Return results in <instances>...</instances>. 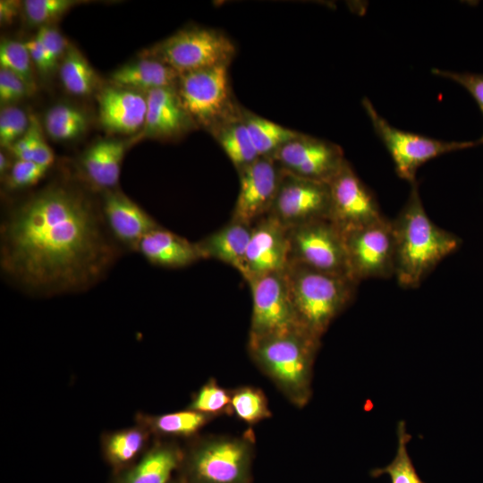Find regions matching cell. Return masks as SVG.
<instances>
[{
	"instance_id": "1",
	"label": "cell",
	"mask_w": 483,
	"mask_h": 483,
	"mask_svg": "<svg viewBox=\"0 0 483 483\" xmlns=\"http://www.w3.org/2000/svg\"><path fill=\"white\" fill-rule=\"evenodd\" d=\"M124 252L105 225L100 201L65 183L14 203L1 220L2 275L32 296L88 291Z\"/></svg>"
},
{
	"instance_id": "2",
	"label": "cell",
	"mask_w": 483,
	"mask_h": 483,
	"mask_svg": "<svg viewBox=\"0 0 483 483\" xmlns=\"http://www.w3.org/2000/svg\"><path fill=\"white\" fill-rule=\"evenodd\" d=\"M395 245L394 277L404 288H416L450 254L462 240L442 229L428 217L419 193L411 184L407 202L392 221Z\"/></svg>"
},
{
	"instance_id": "3",
	"label": "cell",
	"mask_w": 483,
	"mask_h": 483,
	"mask_svg": "<svg viewBox=\"0 0 483 483\" xmlns=\"http://www.w3.org/2000/svg\"><path fill=\"white\" fill-rule=\"evenodd\" d=\"M284 272L298 326L320 340L354 297L358 283L292 262Z\"/></svg>"
},
{
	"instance_id": "4",
	"label": "cell",
	"mask_w": 483,
	"mask_h": 483,
	"mask_svg": "<svg viewBox=\"0 0 483 483\" xmlns=\"http://www.w3.org/2000/svg\"><path fill=\"white\" fill-rule=\"evenodd\" d=\"M319 339L302 330L250 339L257 361L298 404L310 394L311 370Z\"/></svg>"
},
{
	"instance_id": "5",
	"label": "cell",
	"mask_w": 483,
	"mask_h": 483,
	"mask_svg": "<svg viewBox=\"0 0 483 483\" xmlns=\"http://www.w3.org/2000/svg\"><path fill=\"white\" fill-rule=\"evenodd\" d=\"M236 52L223 32L205 27L183 29L141 55L155 57L179 75L216 65H229Z\"/></svg>"
},
{
	"instance_id": "6",
	"label": "cell",
	"mask_w": 483,
	"mask_h": 483,
	"mask_svg": "<svg viewBox=\"0 0 483 483\" xmlns=\"http://www.w3.org/2000/svg\"><path fill=\"white\" fill-rule=\"evenodd\" d=\"M176 89L182 104L196 126L209 132L235 115L228 65H216L179 76Z\"/></svg>"
},
{
	"instance_id": "7",
	"label": "cell",
	"mask_w": 483,
	"mask_h": 483,
	"mask_svg": "<svg viewBox=\"0 0 483 483\" xmlns=\"http://www.w3.org/2000/svg\"><path fill=\"white\" fill-rule=\"evenodd\" d=\"M252 453L248 442H205L183 454L179 478L183 483H250Z\"/></svg>"
},
{
	"instance_id": "8",
	"label": "cell",
	"mask_w": 483,
	"mask_h": 483,
	"mask_svg": "<svg viewBox=\"0 0 483 483\" xmlns=\"http://www.w3.org/2000/svg\"><path fill=\"white\" fill-rule=\"evenodd\" d=\"M362 106L376 133L389 151L396 174L411 184L416 182L418 168L430 159L479 144V140L444 141L403 131L385 120L367 97L363 98Z\"/></svg>"
},
{
	"instance_id": "9",
	"label": "cell",
	"mask_w": 483,
	"mask_h": 483,
	"mask_svg": "<svg viewBox=\"0 0 483 483\" xmlns=\"http://www.w3.org/2000/svg\"><path fill=\"white\" fill-rule=\"evenodd\" d=\"M288 237L290 262L352 278L343 233L329 219L288 228Z\"/></svg>"
},
{
	"instance_id": "10",
	"label": "cell",
	"mask_w": 483,
	"mask_h": 483,
	"mask_svg": "<svg viewBox=\"0 0 483 483\" xmlns=\"http://www.w3.org/2000/svg\"><path fill=\"white\" fill-rule=\"evenodd\" d=\"M352 279L394 276L395 245L392 221H380L343 234Z\"/></svg>"
},
{
	"instance_id": "11",
	"label": "cell",
	"mask_w": 483,
	"mask_h": 483,
	"mask_svg": "<svg viewBox=\"0 0 483 483\" xmlns=\"http://www.w3.org/2000/svg\"><path fill=\"white\" fill-rule=\"evenodd\" d=\"M248 284L252 296L250 339L301 330L296 321L284 271L261 275Z\"/></svg>"
},
{
	"instance_id": "12",
	"label": "cell",
	"mask_w": 483,
	"mask_h": 483,
	"mask_svg": "<svg viewBox=\"0 0 483 483\" xmlns=\"http://www.w3.org/2000/svg\"><path fill=\"white\" fill-rule=\"evenodd\" d=\"M328 185V219L343 234L385 218L375 196L347 160Z\"/></svg>"
},
{
	"instance_id": "13",
	"label": "cell",
	"mask_w": 483,
	"mask_h": 483,
	"mask_svg": "<svg viewBox=\"0 0 483 483\" xmlns=\"http://www.w3.org/2000/svg\"><path fill=\"white\" fill-rule=\"evenodd\" d=\"M329 212L328 183L301 178L282 170L277 193L268 215L291 228L328 219Z\"/></svg>"
},
{
	"instance_id": "14",
	"label": "cell",
	"mask_w": 483,
	"mask_h": 483,
	"mask_svg": "<svg viewBox=\"0 0 483 483\" xmlns=\"http://www.w3.org/2000/svg\"><path fill=\"white\" fill-rule=\"evenodd\" d=\"M272 157L285 172L326 183L346 162L338 145L304 133L284 144Z\"/></svg>"
},
{
	"instance_id": "15",
	"label": "cell",
	"mask_w": 483,
	"mask_h": 483,
	"mask_svg": "<svg viewBox=\"0 0 483 483\" xmlns=\"http://www.w3.org/2000/svg\"><path fill=\"white\" fill-rule=\"evenodd\" d=\"M238 172L240 188L232 220L253 225L269 214L282 170L273 157H263Z\"/></svg>"
},
{
	"instance_id": "16",
	"label": "cell",
	"mask_w": 483,
	"mask_h": 483,
	"mask_svg": "<svg viewBox=\"0 0 483 483\" xmlns=\"http://www.w3.org/2000/svg\"><path fill=\"white\" fill-rule=\"evenodd\" d=\"M290 264L288 228L267 215L253 225L241 271L249 282L264 275L284 272Z\"/></svg>"
},
{
	"instance_id": "17",
	"label": "cell",
	"mask_w": 483,
	"mask_h": 483,
	"mask_svg": "<svg viewBox=\"0 0 483 483\" xmlns=\"http://www.w3.org/2000/svg\"><path fill=\"white\" fill-rule=\"evenodd\" d=\"M100 207L108 232L124 251H136L140 240L160 226L146 210L117 189L101 192Z\"/></svg>"
},
{
	"instance_id": "18",
	"label": "cell",
	"mask_w": 483,
	"mask_h": 483,
	"mask_svg": "<svg viewBox=\"0 0 483 483\" xmlns=\"http://www.w3.org/2000/svg\"><path fill=\"white\" fill-rule=\"evenodd\" d=\"M101 125L108 131L131 135L140 132L147 113L146 92L111 85L97 96Z\"/></svg>"
},
{
	"instance_id": "19",
	"label": "cell",
	"mask_w": 483,
	"mask_h": 483,
	"mask_svg": "<svg viewBox=\"0 0 483 483\" xmlns=\"http://www.w3.org/2000/svg\"><path fill=\"white\" fill-rule=\"evenodd\" d=\"M146 96L145 123L136 140L174 139L196 126L182 104L176 86L151 89Z\"/></svg>"
},
{
	"instance_id": "20",
	"label": "cell",
	"mask_w": 483,
	"mask_h": 483,
	"mask_svg": "<svg viewBox=\"0 0 483 483\" xmlns=\"http://www.w3.org/2000/svg\"><path fill=\"white\" fill-rule=\"evenodd\" d=\"M128 143L117 139H104L90 145L80 158L83 177L101 192L116 189Z\"/></svg>"
},
{
	"instance_id": "21",
	"label": "cell",
	"mask_w": 483,
	"mask_h": 483,
	"mask_svg": "<svg viewBox=\"0 0 483 483\" xmlns=\"http://www.w3.org/2000/svg\"><path fill=\"white\" fill-rule=\"evenodd\" d=\"M136 252L149 264L165 268L186 267L202 259L195 242L162 226L147 233L139 242Z\"/></svg>"
},
{
	"instance_id": "22",
	"label": "cell",
	"mask_w": 483,
	"mask_h": 483,
	"mask_svg": "<svg viewBox=\"0 0 483 483\" xmlns=\"http://www.w3.org/2000/svg\"><path fill=\"white\" fill-rule=\"evenodd\" d=\"M183 453L174 445L158 444L134 464L114 473L111 483H169L179 470Z\"/></svg>"
},
{
	"instance_id": "23",
	"label": "cell",
	"mask_w": 483,
	"mask_h": 483,
	"mask_svg": "<svg viewBox=\"0 0 483 483\" xmlns=\"http://www.w3.org/2000/svg\"><path fill=\"white\" fill-rule=\"evenodd\" d=\"M252 225L232 220L196 243L204 258H214L228 264L240 273L243 267Z\"/></svg>"
},
{
	"instance_id": "24",
	"label": "cell",
	"mask_w": 483,
	"mask_h": 483,
	"mask_svg": "<svg viewBox=\"0 0 483 483\" xmlns=\"http://www.w3.org/2000/svg\"><path fill=\"white\" fill-rule=\"evenodd\" d=\"M179 74L164 62L151 56L126 64L111 74L113 85L142 92L176 86Z\"/></svg>"
},
{
	"instance_id": "25",
	"label": "cell",
	"mask_w": 483,
	"mask_h": 483,
	"mask_svg": "<svg viewBox=\"0 0 483 483\" xmlns=\"http://www.w3.org/2000/svg\"><path fill=\"white\" fill-rule=\"evenodd\" d=\"M242 108L210 132L239 171L255 162L258 154L242 117Z\"/></svg>"
},
{
	"instance_id": "26",
	"label": "cell",
	"mask_w": 483,
	"mask_h": 483,
	"mask_svg": "<svg viewBox=\"0 0 483 483\" xmlns=\"http://www.w3.org/2000/svg\"><path fill=\"white\" fill-rule=\"evenodd\" d=\"M148 429L142 424L122 429L106 436L103 454L114 473L134 464L143 454L148 437Z\"/></svg>"
},
{
	"instance_id": "27",
	"label": "cell",
	"mask_w": 483,
	"mask_h": 483,
	"mask_svg": "<svg viewBox=\"0 0 483 483\" xmlns=\"http://www.w3.org/2000/svg\"><path fill=\"white\" fill-rule=\"evenodd\" d=\"M242 112L252 143L260 157H272L280 148L301 133L248 110L242 109Z\"/></svg>"
},
{
	"instance_id": "28",
	"label": "cell",
	"mask_w": 483,
	"mask_h": 483,
	"mask_svg": "<svg viewBox=\"0 0 483 483\" xmlns=\"http://www.w3.org/2000/svg\"><path fill=\"white\" fill-rule=\"evenodd\" d=\"M64 89L75 96L92 94L98 84V77L86 57L74 46L69 47L59 68Z\"/></svg>"
},
{
	"instance_id": "29",
	"label": "cell",
	"mask_w": 483,
	"mask_h": 483,
	"mask_svg": "<svg viewBox=\"0 0 483 483\" xmlns=\"http://www.w3.org/2000/svg\"><path fill=\"white\" fill-rule=\"evenodd\" d=\"M88 125L86 114L71 105H55L44 116L45 131L55 141L75 140L86 131Z\"/></svg>"
},
{
	"instance_id": "30",
	"label": "cell",
	"mask_w": 483,
	"mask_h": 483,
	"mask_svg": "<svg viewBox=\"0 0 483 483\" xmlns=\"http://www.w3.org/2000/svg\"><path fill=\"white\" fill-rule=\"evenodd\" d=\"M15 159L31 161L50 167L55 154L47 143L42 128L34 115H30V125L24 135L7 149Z\"/></svg>"
},
{
	"instance_id": "31",
	"label": "cell",
	"mask_w": 483,
	"mask_h": 483,
	"mask_svg": "<svg viewBox=\"0 0 483 483\" xmlns=\"http://www.w3.org/2000/svg\"><path fill=\"white\" fill-rule=\"evenodd\" d=\"M207 421L206 414L189 410L157 417H140V424L149 431L168 436H190Z\"/></svg>"
},
{
	"instance_id": "32",
	"label": "cell",
	"mask_w": 483,
	"mask_h": 483,
	"mask_svg": "<svg viewBox=\"0 0 483 483\" xmlns=\"http://www.w3.org/2000/svg\"><path fill=\"white\" fill-rule=\"evenodd\" d=\"M398 446L394 460L386 467L371 470L373 477L387 475L391 483H425L418 475L408 453L407 445L411 435L405 422L401 420L397 427Z\"/></svg>"
},
{
	"instance_id": "33",
	"label": "cell",
	"mask_w": 483,
	"mask_h": 483,
	"mask_svg": "<svg viewBox=\"0 0 483 483\" xmlns=\"http://www.w3.org/2000/svg\"><path fill=\"white\" fill-rule=\"evenodd\" d=\"M32 61L24 42L4 38L0 43V66L17 75L33 94L37 84Z\"/></svg>"
},
{
	"instance_id": "34",
	"label": "cell",
	"mask_w": 483,
	"mask_h": 483,
	"mask_svg": "<svg viewBox=\"0 0 483 483\" xmlns=\"http://www.w3.org/2000/svg\"><path fill=\"white\" fill-rule=\"evenodd\" d=\"M80 3L76 0H25L21 2L26 21L38 28L50 25Z\"/></svg>"
},
{
	"instance_id": "35",
	"label": "cell",
	"mask_w": 483,
	"mask_h": 483,
	"mask_svg": "<svg viewBox=\"0 0 483 483\" xmlns=\"http://www.w3.org/2000/svg\"><path fill=\"white\" fill-rule=\"evenodd\" d=\"M234 413L247 422H257L269 416L267 401L262 393L243 388L231 398Z\"/></svg>"
},
{
	"instance_id": "36",
	"label": "cell",
	"mask_w": 483,
	"mask_h": 483,
	"mask_svg": "<svg viewBox=\"0 0 483 483\" xmlns=\"http://www.w3.org/2000/svg\"><path fill=\"white\" fill-rule=\"evenodd\" d=\"M30 125V116L21 108L7 105L0 111V145L8 149L21 138Z\"/></svg>"
},
{
	"instance_id": "37",
	"label": "cell",
	"mask_w": 483,
	"mask_h": 483,
	"mask_svg": "<svg viewBox=\"0 0 483 483\" xmlns=\"http://www.w3.org/2000/svg\"><path fill=\"white\" fill-rule=\"evenodd\" d=\"M49 168L31 161L15 159L4 177L5 184L10 190L30 188L45 177Z\"/></svg>"
},
{
	"instance_id": "38",
	"label": "cell",
	"mask_w": 483,
	"mask_h": 483,
	"mask_svg": "<svg viewBox=\"0 0 483 483\" xmlns=\"http://www.w3.org/2000/svg\"><path fill=\"white\" fill-rule=\"evenodd\" d=\"M231 402L228 394L216 384L205 385L191 404V410L213 414L223 411Z\"/></svg>"
},
{
	"instance_id": "39",
	"label": "cell",
	"mask_w": 483,
	"mask_h": 483,
	"mask_svg": "<svg viewBox=\"0 0 483 483\" xmlns=\"http://www.w3.org/2000/svg\"><path fill=\"white\" fill-rule=\"evenodd\" d=\"M35 37L46 49L55 69L70 47L68 41L57 29L50 25L38 28Z\"/></svg>"
},
{
	"instance_id": "40",
	"label": "cell",
	"mask_w": 483,
	"mask_h": 483,
	"mask_svg": "<svg viewBox=\"0 0 483 483\" xmlns=\"http://www.w3.org/2000/svg\"><path fill=\"white\" fill-rule=\"evenodd\" d=\"M32 93L14 73L0 68V101L2 106L18 102Z\"/></svg>"
},
{
	"instance_id": "41",
	"label": "cell",
	"mask_w": 483,
	"mask_h": 483,
	"mask_svg": "<svg viewBox=\"0 0 483 483\" xmlns=\"http://www.w3.org/2000/svg\"><path fill=\"white\" fill-rule=\"evenodd\" d=\"M433 74L455 81L465 88L474 97L483 114V74L456 72L437 68L432 70Z\"/></svg>"
},
{
	"instance_id": "42",
	"label": "cell",
	"mask_w": 483,
	"mask_h": 483,
	"mask_svg": "<svg viewBox=\"0 0 483 483\" xmlns=\"http://www.w3.org/2000/svg\"><path fill=\"white\" fill-rule=\"evenodd\" d=\"M24 43L29 50L31 61L38 72L48 74L55 69L46 49L36 37Z\"/></svg>"
},
{
	"instance_id": "43",
	"label": "cell",
	"mask_w": 483,
	"mask_h": 483,
	"mask_svg": "<svg viewBox=\"0 0 483 483\" xmlns=\"http://www.w3.org/2000/svg\"><path fill=\"white\" fill-rule=\"evenodd\" d=\"M22 11V4L15 0L0 1V21L3 25L12 24Z\"/></svg>"
},
{
	"instance_id": "44",
	"label": "cell",
	"mask_w": 483,
	"mask_h": 483,
	"mask_svg": "<svg viewBox=\"0 0 483 483\" xmlns=\"http://www.w3.org/2000/svg\"><path fill=\"white\" fill-rule=\"evenodd\" d=\"M13 163L11 159L3 152L0 153V174L4 177L11 169Z\"/></svg>"
},
{
	"instance_id": "45",
	"label": "cell",
	"mask_w": 483,
	"mask_h": 483,
	"mask_svg": "<svg viewBox=\"0 0 483 483\" xmlns=\"http://www.w3.org/2000/svg\"><path fill=\"white\" fill-rule=\"evenodd\" d=\"M169 483H183L179 477L173 478Z\"/></svg>"
},
{
	"instance_id": "46",
	"label": "cell",
	"mask_w": 483,
	"mask_h": 483,
	"mask_svg": "<svg viewBox=\"0 0 483 483\" xmlns=\"http://www.w3.org/2000/svg\"><path fill=\"white\" fill-rule=\"evenodd\" d=\"M479 144H483V136L479 140Z\"/></svg>"
}]
</instances>
